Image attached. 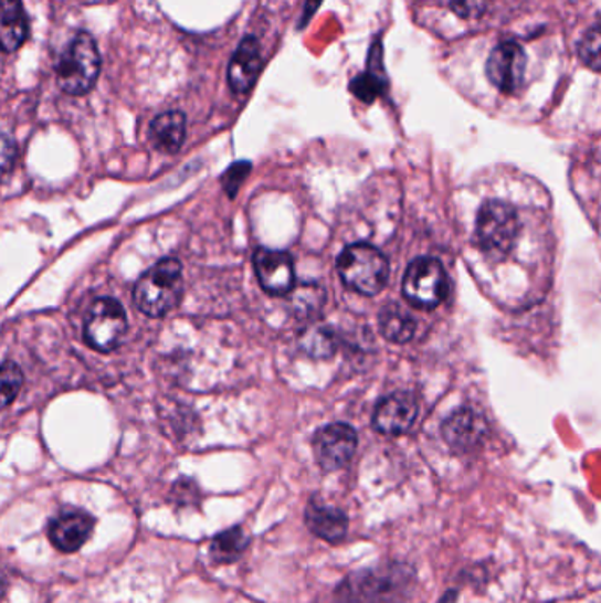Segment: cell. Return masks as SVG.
I'll return each instance as SVG.
<instances>
[{"mask_svg": "<svg viewBox=\"0 0 601 603\" xmlns=\"http://www.w3.org/2000/svg\"><path fill=\"white\" fill-rule=\"evenodd\" d=\"M379 327L381 334L387 337L388 341L402 342L410 341L417 330V321L411 318L410 313L399 304H388L383 310L379 313Z\"/></svg>", "mask_w": 601, "mask_h": 603, "instance_id": "d6986e66", "label": "cell"}, {"mask_svg": "<svg viewBox=\"0 0 601 603\" xmlns=\"http://www.w3.org/2000/svg\"><path fill=\"white\" fill-rule=\"evenodd\" d=\"M305 525L316 537L337 543L345 540L349 522L348 516L340 508L313 499L305 510Z\"/></svg>", "mask_w": 601, "mask_h": 603, "instance_id": "5bb4252c", "label": "cell"}, {"mask_svg": "<svg viewBox=\"0 0 601 603\" xmlns=\"http://www.w3.org/2000/svg\"><path fill=\"white\" fill-rule=\"evenodd\" d=\"M96 519L80 508H66L50 520L49 538L61 552H76L87 542Z\"/></svg>", "mask_w": 601, "mask_h": 603, "instance_id": "30bf717a", "label": "cell"}, {"mask_svg": "<svg viewBox=\"0 0 601 603\" xmlns=\"http://www.w3.org/2000/svg\"><path fill=\"white\" fill-rule=\"evenodd\" d=\"M300 348L310 357H318V359L330 357L336 350L334 334L328 328H313L302 336Z\"/></svg>", "mask_w": 601, "mask_h": 603, "instance_id": "44dd1931", "label": "cell"}, {"mask_svg": "<svg viewBox=\"0 0 601 603\" xmlns=\"http://www.w3.org/2000/svg\"><path fill=\"white\" fill-rule=\"evenodd\" d=\"M455 600H457L455 591H450V593H446V595L440 600V603H455Z\"/></svg>", "mask_w": 601, "mask_h": 603, "instance_id": "f1b7e54d", "label": "cell"}, {"mask_svg": "<svg viewBox=\"0 0 601 603\" xmlns=\"http://www.w3.org/2000/svg\"><path fill=\"white\" fill-rule=\"evenodd\" d=\"M357 443V431L351 425L330 424L314 436V455L323 472H337L351 461Z\"/></svg>", "mask_w": 601, "mask_h": 603, "instance_id": "ba28073f", "label": "cell"}, {"mask_svg": "<svg viewBox=\"0 0 601 603\" xmlns=\"http://www.w3.org/2000/svg\"><path fill=\"white\" fill-rule=\"evenodd\" d=\"M323 0H305L304 13H302L300 22H298L300 31H304L305 25L313 20L314 14H316Z\"/></svg>", "mask_w": 601, "mask_h": 603, "instance_id": "4316f807", "label": "cell"}, {"mask_svg": "<svg viewBox=\"0 0 601 603\" xmlns=\"http://www.w3.org/2000/svg\"><path fill=\"white\" fill-rule=\"evenodd\" d=\"M414 572L404 563L358 570L340 582L334 603H405L413 593Z\"/></svg>", "mask_w": 601, "mask_h": 603, "instance_id": "6da1fadb", "label": "cell"}, {"mask_svg": "<svg viewBox=\"0 0 601 603\" xmlns=\"http://www.w3.org/2000/svg\"><path fill=\"white\" fill-rule=\"evenodd\" d=\"M101 73V55L88 32H76L55 61V78L62 93L85 96L91 93Z\"/></svg>", "mask_w": 601, "mask_h": 603, "instance_id": "7a4b0ae2", "label": "cell"}, {"mask_svg": "<svg viewBox=\"0 0 601 603\" xmlns=\"http://www.w3.org/2000/svg\"><path fill=\"white\" fill-rule=\"evenodd\" d=\"M251 170H253V167H251V162L239 161V162H235V165H231V167L228 168L226 171H224V176H223L224 191H226V193L230 194L231 198L235 197L236 191H239L240 186H242V182H244V180L247 179V176L249 173H251Z\"/></svg>", "mask_w": 601, "mask_h": 603, "instance_id": "d4e9b609", "label": "cell"}, {"mask_svg": "<svg viewBox=\"0 0 601 603\" xmlns=\"http://www.w3.org/2000/svg\"><path fill=\"white\" fill-rule=\"evenodd\" d=\"M488 0H452V8L458 17L476 18L484 13Z\"/></svg>", "mask_w": 601, "mask_h": 603, "instance_id": "484cf974", "label": "cell"}, {"mask_svg": "<svg viewBox=\"0 0 601 603\" xmlns=\"http://www.w3.org/2000/svg\"><path fill=\"white\" fill-rule=\"evenodd\" d=\"M526 73V53L519 44L506 41L497 44L487 62V76L502 93L514 94L523 85Z\"/></svg>", "mask_w": 601, "mask_h": 603, "instance_id": "9c48e42d", "label": "cell"}, {"mask_svg": "<svg viewBox=\"0 0 601 603\" xmlns=\"http://www.w3.org/2000/svg\"><path fill=\"white\" fill-rule=\"evenodd\" d=\"M388 80L383 70V44L375 41L369 52V61H367V71L355 76L349 84V91L357 99L371 105L383 96L387 91Z\"/></svg>", "mask_w": 601, "mask_h": 603, "instance_id": "9a60e30c", "label": "cell"}, {"mask_svg": "<svg viewBox=\"0 0 601 603\" xmlns=\"http://www.w3.org/2000/svg\"><path fill=\"white\" fill-rule=\"evenodd\" d=\"M254 271L266 294H292L295 288V267L288 253L283 251L257 250L254 254Z\"/></svg>", "mask_w": 601, "mask_h": 603, "instance_id": "8fae6325", "label": "cell"}, {"mask_svg": "<svg viewBox=\"0 0 601 603\" xmlns=\"http://www.w3.org/2000/svg\"><path fill=\"white\" fill-rule=\"evenodd\" d=\"M485 431L487 425L484 419L471 410L457 411L443 425V436L446 442L458 451H467L471 446H475L484 437Z\"/></svg>", "mask_w": 601, "mask_h": 603, "instance_id": "ac0fdd59", "label": "cell"}, {"mask_svg": "<svg viewBox=\"0 0 601 603\" xmlns=\"http://www.w3.org/2000/svg\"><path fill=\"white\" fill-rule=\"evenodd\" d=\"M292 307L297 315H313L316 310L321 309L325 302V294L319 286L302 285L295 286L292 292Z\"/></svg>", "mask_w": 601, "mask_h": 603, "instance_id": "7402d4cb", "label": "cell"}, {"mask_svg": "<svg viewBox=\"0 0 601 603\" xmlns=\"http://www.w3.org/2000/svg\"><path fill=\"white\" fill-rule=\"evenodd\" d=\"M402 289L405 298L414 306L434 309L449 295V277L436 260H414L405 272Z\"/></svg>", "mask_w": 601, "mask_h": 603, "instance_id": "52a82bcc", "label": "cell"}, {"mask_svg": "<svg viewBox=\"0 0 601 603\" xmlns=\"http://www.w3.org/2000/svg\"><path fill=\"white\" fill-rule=\"evenodd\" d=\"M127 332V316L120 302L97 298L88 310L83 337L91 348L109 353L118 348Z\"/></svg>", "mask_w": 601, "mask_h": 603, "instance_id": "8992f818", "label": "cell"}, {"mask_svg": "<svg viewBox=\"0 0 601 603\" xmlns=\"http://www.w3.org/2000/svg\"><path fill=\"white\" fill-rule=\"evenodd\" d=\"M0 44L6 53L22 49L29 38V17L22 0H0Z\"/></svg>", "mask_w": 601, "mask_h": 603, "instance_id": "2e32d148", "label": "cell"}, {"mask_svg": "<svg viewBox=\"0 0 601 603\" xmlns=\"http://www.w3.org/2000/svg\"><path fill=\"white\" fill-rule=\"evenodd\" d=\"M580 59L591 70L601 71V22L594 23L579 44Z\"/></svg>", "mask_w": 601, "mask_h": 603, "instance_id": "603a6c76", "label": "cell"}, {"mask_svg": "<svg viewBox=\"0 0 601 603\" xmlns=\"http://www.w3.org/2000/svg\"><path fill=\"white\" fill-rule=\"evenodd\" d=\"M519 219L510 205L503 201H488L479 210L476 219V236L488 254L503 258L510 253L512 245L517 241Z\"/></svg>", "mask_w": 601, "mask_h": 603, "instance_id": "5b68a950", "label": "cell"}, {"mask_svg": "<svg viewBox=\"0 0 601 603\" xmlns=\"http://www.w3.org/2000/svg\"><path fill=\"white\" fill-rule=\"evenodd\" d=\"M22 385V369L18 368L17 363L11 362V360H6L4 366H2V401H4V406H9L17 399Z\"/></svg>", "mask_w": 601, "mask_h": 603, "instance_id": "cb8c5ba5", "label": "cell"}, {"mask_svg": "<svg viewBox=\"0 0 601 603\" xmlns=\"http://www.w3.org/2000/svg\"><path fill=\"white\" fill-rule=\"evenodd\" d=\"M182 292V265L179 260L165 258L136 283L135 304L150 318H161L179 304Z\"/></svg>", "mask_w": 601, "mask_h": 603, "instance_id": "3957f363", "label": "cell"}, {"mask_svg": "<svg viewBox=\"0 0 601 603\" xmlns=\"http://www.w3.org/2000/svg\"><path fill=\"white\" fill-rule=\"evenodd\" d=\"M14 156H17V145L9 138V135H4V138H2V161H4V171H8L9 167H11V162L14 161Z\"/></svg>", "mask_w": 601, "mask_h": 603, "instance_id": "83f0119b", "label": "cell"}, {"mask_svg": "<svg viewBox=\"0 0 601 603\" xmlns=\"http://www.w3.org/2000/svg\"><path fill=\"white\" fill-rule=\"evenodd\" d=\"M263 57L260 41L254 35H245L240 41L228 64V85L235 94H245L254 87L262 73Z\"/></svg>", "mask_w": 601, "mask_h": 603, "instance_id": "7c38bea8", "label": "cell"}, {"mask_svg": "<svg viewBox=\"0 0 601 603\" xmlns=\"http://www.w3.org/2000/svg\"><path fill=\"white\" fill-rule=\"evenodd\" d=\"M419 416V402L411 394L397 392L379 402L375 413V427L379 433L404 434Z\"/></svg>", "mask_w": 601, "mask_h": 603, "instance_id": "4fadbf2b", "label": "cell"}, {"mask_svg": "<svg viewBox=\"0 0 601 603\" xmlns=\"http://www.w3.org/2000/svg\"><path fill=\"white\" fill-rule=\"evenodd\" d=\"M340 279L358 294L378 295L388 281V262L381 251L369 244L346 247L337 260Z\"/></svg>", "mask_w": 601, "mask_h": 603, "instance_id": "277c9868", "label": "cell"}, {"mask_svg": "<svg viewBox=\"0 0 601 603\" xmlns=\"http://www.w3.org/2000/svg\"><path fill=\"white\" fill-rule=\"evenodd\" d=\"M249 546V537L240 526L221 531L210 543V558L219 564L235 563L244 554Z\"/></svg>", "mask_w": 601, "mask_h": 603, "instance_id": "ffe728a7", "label": "cell"}, {"mask_svg": "<svg viewBox=\"0 0 601 603\" xmlns=\"http://www.w3.org/2000/svg\"><path fill=\"white\" fill-rule=\"evenodd\" d=\"M186 126H188V120L179 109L157 115L150 123V141L159 152L177 154L186 140Z\"/></svg>", "mask_w": 601, "mask_h": 603, "instance_id": "e0dca14e", "label": "cell"}]
</instances>
